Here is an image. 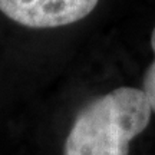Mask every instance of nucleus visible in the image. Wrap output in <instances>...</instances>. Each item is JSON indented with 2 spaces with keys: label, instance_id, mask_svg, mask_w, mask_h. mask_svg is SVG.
Listing matches in <instances>:
<instances>
[{
  "label": "nucleus",
  "instance_id": "1",
  "mask_svg": "<svg viewBox=\"0 0 155 155\" xmlns=\"http://www.w3.org/2000/svg\"><path fill=\"white\" fill-rule=\"evenodd\" d=\"M141 89L118 88L83 106L65 141L63 155H129V144L151 121Z\"/></svg>",
  "mask_w": 155,
  "mask_h": 155
},
{
  "label": "nucleus",
  "instance_id": "3",
  "mask_svg": "<svg viewBox=\"0 0 155 155\" xmlns=\"http://www.w3.org/2000/svg\"><path fill=\"white\" fill-rule=\"evenodd\" d=\"M151 48H152L154 55H155V28H154V30H152V35H151ZM142 85H144L142 92L145 94L147 99H148L151 111L155 112V59L150 65V68L147 69V72H145Z\"/></svg>",
  "mask_w": 155,
  "mask_h": 155
},
{
  "label": "nucleus",
  "instance_id": "2",
  "mask_svg": "<svg viewBox=\"0 0 155 155\" xmlns=\"http://www.w3.org/2000/svg\"><path fill=\"white\" fill-rule=\"evenodd\" d=\"M99 0H0V12L32 29L66 26L82 20Z\"/></svg>",
  "mask_w": 155,
  "mask_h": 155
}]
</instances>
